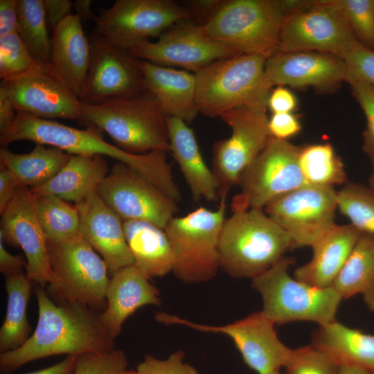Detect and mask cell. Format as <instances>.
<instances>
[{
	"label": "cell",
	"mask_w": 374,
	"mask_h": 374,
	"mask_svg": "<svg viewBox=\"0 0 374 374\" xmlns=\"http://www.w3.org/2000/svg\"><path fill=\"white\" fill-rule=\"evenodd\" d=\"M26 260L21 255H12L4 247L0 240V271L6 276L23 274L26 268Z\"/></svg>",
	"instance_id": "f907efd6"
},
{
	"label": "cell",
	"mask_w": 374,
	"mask_h": 374,
	"mask_svg": "<svg viewBox=\"0 0 374 374\" xmlns=\"http://www.w3.org/2000/svg\"><path fill=\"white\" fill-rule=\"evenodd\" d=\"M266 60L260 55L239 54L195 73L199 113L216 118L238 107H267L271 87L265 74Z\"/></svg>",
	"instance_id": "8992f818"
},
{
	"label": "cell",
	"mask_w": 374,
	"mask_h": 374,
	"mask_svg": "<svg viewBox=\"0 0 374 374\" xmlns=\"http://www.w3.org/2000/svg\"><path fill=\"white\" fill-rule=\"evenodd\" d=\"M16 3L17 33L36 62L49 73L51 36L43 0H16Z\"/></svg>",
	"instance_id": "836d02e7"
},
{
	"label": "cell",
	"mask_w": 374,
	"mask_h": 374,
	"mask_svg": "<svg viewBox=\"0 0 374 374\" xmlns=\"http://www.w3.org/2000/svg\"><path fill=\"white\" fill-rule=\"evenodd\" d=\"M0 89L8 96L17 112L48 120L81 119L80 99L46 71L1 80Z\"/></svg>",
	"instance_id": "ffe728a7"
},
{
	"label": "cell",
	"mask_w": 374,
	"mask_h": 374,
	"mask_svg": "<svg viewBox=\"0 0 374 374\" xmlns=\"http://www.w3.org/2000/svg\"><path fill=\"white\" fill-rule=\"evenodd\" d=\"M39 71L48 73L36 62L17 32L0 37L1 80L17 79Z\"/></svg>",
	"instance_id": "74e56055"
},
{
	"label": "cell",
	"mask_w": 374,
	"mask_h": 374,
	"mask_svg": "<svg viewBox=\"0 0 374 374\" xmlns=\"http://www.w3.org/2000/svg\"><path fill=\"white\" fill-rule=\"evenodd\" d=\"M100 132L92 127L80 130L54 120L17 112L12 123L0 133V143L1 148H6L11 143L26 140L57 148L73 155L111 157L139 171L168 197L180 202L181 192L173 179L166 152L129 153L105 141Z\"/></svg>",
	"instance_id": "7a4b0ae2"
},
{
	"label": "cell",
	"mask_w": 374,
	"mask_h": 374,
	"mask_svg": "<svg viewBox=\"0 0 374 374\" xmlns=\"http://www.w3.org/2000/svg\"><path fill=\"white\" fill-rule=\"evenodd\" d=\"M167 123L169 152L178 163L193 199L195 202L220 199L217 179L202 157L193 130L177 118L168 117Z\"/></svg>",
	"instance_id": "484cf974"
},
{
	"label": "cell",
	"mask_w": 374,
	"mask_h": 374,
	"mask_svg": "<svg viewBox=\"0 0 374 374\" xmlns=\"http://www.w3.org/2000/svg\"><path fill=\"white\" fill-rule=\"evenodd\" d=\"M329 355L338 366L348 365L374 372V335L335 321L313 332L312 344Z\"/></svg>",
	"instance_id": "f546056e"
},
{
	"label": "cell",
	"mask_w": 374,
	"mask_h": 374,
	"mask_svg": "<svg viewBox=\"0 0 374 374\" xmlns=\"http://www.w3.org/2000/svg\"><path fill=\"white\" fill-rule=\"evenodd\" d=\"M268 126L271 135L282 140L294 136L301 130L299 118L292 113L272 114Z\"/></svg>",
	"instance_id": "f6af8a7d"
},
{
	"label": "cell",
	"mask_w": 374,
	"mask_h": 374,
	"mask_svg": "<svg viewBox=\"0 0 374 374\" xmlns=\"http://www.w3.org/2000/svg\"><path fill=\"white\" fill-rule=\"evenodd\" d=\"M120 374H136V371H132V370H125L124 371H123Z\"/></svg>",
	"instance_id": "680465c9"
},
{
	"label": "cell",
	"mask_w": 374,
	"mask_h": 374,
	"mask_svg": "<svg viewBox=\"0 0 374 374\" xmlns=\"http://www.w3.org/2000/svg\"><path fill=\"white\" fill-rule=\"evenodd\" d=\"M218 242L220 267L251 279L271 268L292 248L287 233L262 208H231Z\"/></svg>",
	"instance_id": "3957f363"
},
{
	"label": "cell",
	"mask_w": 374,
	"mask_h": 374,
	"mask_svg": "<svg viewBox=\"0 0 374 374\" xmlns=\"http://www.w3.org/2000/svg\"><path fill=\"white\" fill-rule=\"evenodd\" d=\"M123 227L134 265L145 276L150 279L172 272V250L163 229L135 220L123 221Z\"/></svg>",
	"instance_id": "f1b7e54d"
},
{
	"label": "cell",
	"mask_w": 374,
	"mask_h": 374,
	"mask_svg": "<svg viewBox=\"0 0 374 374\" xmlns=\"http://www.w3.org/2000/svg\"><path fill=\"white\" fill-rule=\"evenodd\" d=\"M180 21L155 42L140 43L128 50L134 57L163 66H178L195 73L211 64L240 53L207 37L197 23Z\"/></svg>",
	"instance_id": "e0dca14e"
},
{
	"label": "cell",
	"mask_w": 374,
	"mask_h": 374,
	"mask_svg": "<svg viewBox=\"0 0 374 374\" xmlns=\"http://www.w3.org/2000/svg\"><path fill=\"white\" fill-rule=\"evenodd\" d=\"M157 321L181 325L192 329L228 336L234 343L246 365L258 374H269L285 367L292 352L278 338L274 323L261 312L223 326L195 323L177 315L159 312Z\"/></svg>",
	"instance_id": "5bb4252c"
},
{
	"label": "cell",
	"mask_w": 374,
	"mask_h": 374,
	"mask_svg": "<svg viewBox=\"0 0 374 374\" xmlns=\"http://www.w3.org/2000/svg\"><path fill=\"white\" fill-rule=\"evenodd\" d=\"M301 147L271 136L267 144L240 176V191L231 208H262L296 189L308 185L300 169Z\"/></svg>",
	"instance_id": "7c38bea8"
},
{
	"label": "cell",
	"mask_w": 374,
	"mask_h": 374,
	"mask_svg": "<svg viewBox=\"0 0 374 374\" xmlns=\"http://www.w3.org/2000/svg\"><path fill=\"white\" fill-rule=\"evenodd\" d=\"M47 26L52 30L73 14V2L69 0H43Z\"/></svg>",
	"instance_id": "7dc6e473"
},
{
	"label": "cell",
	"mask_w": 374,
	"mask_h": 374,
	"mask_svg": "<svg viewBox=\"0 0 374 374\" xmlns=\"http://www.w3.org/2000/svg\"><path fill=\"white\" fill-rule=\"evenodd\" d=\"M92 1L91 0H76L73 2V8L81 21L92 20L94 14L91 10Z\"/></svg>",
	"instance_id": "11a10c76"
},
{
	"label": "cell",
	"mask_w": 374,
	"mask_h": 374,
	"mask_svg": "<svg viewBox=\"0 0 374 374\" xmlns=\"http://www.w3.org/2000/svg\"><path fill=\"white\" fill-rule=\"evenodd\" d=\"M91 59L89 39L82 21L71 14L52 30L48 71L80 100Z\"/></svg>",
	"instance_id": "603a6c76"
},
{
	"label": "cell",
	"mask_w": 374,
	"mask_h": 374,
	"mask_svg": "<svg viewBox=\"0 0 374 374\" xmlns=\"http://www.w3.org/2000/svg\"><path fill=\"white\" fill-rule=\"evenodd\" d=\"M290 10V1L229 0L205 24L209 38L240 54L263 55L278 51L280 31Z\"/></svg>",
	"instance_id": "5b68a950"
},
{
	"label": "cell",
	"mask_w": 374,
	"mask_h": 374,
	"mask_svg": "<svg viewBox=\"0 0 374 374\" xmlns=\"http://www.w3.org/2000/svg\"><path fill=\"white\" fill-rule=\"evenodd\" d=\"M33 197L47 242L60 241L79 233L80 217L75 205L51 194Z\"/></svg>",
	"instance_id": "d590c367"
},
{
	"label": "cell",
	"mask_w": 374,
	"mask_h": 374,
	"mask_svg": "<svg viewBox=\"0 0 374 374\" xmlns=\"http://www.w3.org/2000/svg\"><path fill=\"white\" fill-rule=\"evenodd\" d=\"M47 248L51 276L46 291L51 299L57 303H81L98 313L104 311L108 269L90 244L78 233L47 242Z\"/></svg>",
	"instance_id": "ba28073f"
},
{
	"label": "cell",
	"mask_w": 374,
	"mask_h": 374,
	"mask_svg": "<svg viewBox=\"0 0 374 374\" xmlns=\"http://www.w3.org/2000/svg\"><path fill=\"white\" fill-rule=\"evenodd\" d=\"M220 118L231 133L213 147L212 170L219 184L220 198L227 197L229 190L238 186L242 172L271 136L266 107H238L225 112Z\"/></svg>",
	"instance_id": "4fadbf2b"
},
{
	"label": "cell",
	"mask_w": 374,
	"mask_h": 374,
	"mask_svg": "<svg viewBox=\"0 0 374 374\" xmlns=\"http://www.w3.org/2000/svg\"><path fill=\"white\" fill-rule=\"evenodd\" d=\"M299 163L308 184L334 187L347 182L344 164L330 143L301 148Z\"/></svg>",
	"instance_id": "e575fe53"
},
{
	"label": "cell",
	"mask_w": 374,
	"mask_h": 374,
	"mask_svg": "<svg viewBox=\"0 0 374 374\" xmlns=\"http://www.w3.org/2000/svg\"><path fill=\"white\" fill-rule=\"evenodd\" d=\"M332 287L342 299L362 294L374 312V236L361 233L355 247Z\"/></svg>",
	"instance_id": "1f68e13d"
},
{
	"label": "cell",
	"mask_w": 374,
	"mask_h": 374,
	"mask_svg": "<svg viewBox=\"0 0 374 374\" xmlns=\"http://www.w3.org/2000/svg\"><path fill=\"white\" fill-rule=\"evenodd\" d=\"M360 234L350 224H335L312 245V259L295 269L294 278L317 288L332 287Z\"/></svg>",
	"instance_id": "d4e9b609"
},
{
	"label": "cell",
	"mask_w": 374,
	"mask_h": 374,
	"mask_svg": "<svg viewBox=\"0 0 374 374\" xmlns=\"http://www.w3.org/2000/svg\"><path fill=\"white\" fill-rule=\"evenodd\" d=\"M76 357V355H66L55 364L26 374H73Z\"/></svg>",
	"instance_id": "db71d44e"
},
{
	"label": "cell",
	"mask_w": 374,
	"mask_h": 374,
	"mask_svg": "<svg viewBox=\"0 0 374 374\" xmlns=\"http://www.w3.org/2000/svg\"><path fill=\"white\" fill-rule=\"evenodd\" d=\"M91 59L80 101L100 104L147 91L141 60L91 35Z\"/></svg>",
	"instance_id": "ac0fdd59"
},
{
	"label": "cell",
	"mask_w": 374,
	"mask_h": 374,
	"mask_svg": "<svg viewBox=\"0 0 374 374\" xmlns=\"http://www.w3.org/2000/svg\"><path fill=\"white\" fill-rule=\"evenodd\" d=\"M75 205L80 217L79 233L100 254L108 271L114 274L134 265L125 239L123 220L97 192L91 193Z\"/></svg>",
	"instance_id": "7402d4cb"
},
{
	"label": "cell",
	"mask_w": 374,
	"mask_h": 374,
	"mask_svg": "<svg viewBox=\"0 0 374 374\" xmlns=\"http://www.w3.org/2000/svg\"><path fill=\"white\" fill-rule=\"evenodd\" d=\"M337 209L359 231L374 236V192L369 187L347 181L337 190Z\"/></svg>",
	"instance_id": "8d00e7d4"
},
{
	"label": "cell",
	"mask_w": 374,
	"mask_h": 374,
	"mask_svg": "<svg viewBox=\"0 0 374 374\" xmlns=\"http://www.w3.org/2000/svg\"><path fill=\"white\" fill-rule=\"evenodd\" d=\"M286 374H338V364L312 344L292 349Z\"/></svg>",
	"instance_id": "ab89813d"
},
{
	"label": "cell",
	"mask_w": 374,
	"mask_h": 374,
	"mask_svg": "<svg viewBox=\"0 0 374 374\" xmlns=\"http://www.w3.org/2000/svg\"><path fill=\"white\" fill-rule=\"evenodd\" d=\"M36 144L32 151L17 154L6 148L0 150V166L10 170L19 181L30 188L44 185L66 164L72 154L57 148Z\"/></svg>",
	"instance_id": "4dcf8cb0"
},
{
	"label": "cell",
	"mask_w": 374,
	"mask_h": 374,
	"mask_svg": "<svg viewBox=\"0 0 374 374\" xmlns=\"http://www.w3.org/2000/svg\"><path fill=\"white\" fill-rule=\"evenodd\" d=\"M123 220H143L164 229L178 211L177 202L149 179L117 162L96 190Z\"/></svg>",
	"instance_id": "9a60e30c"
},
{
	"label": "cell",
	"mask_w": 374,
	"mask_h": 374,
	"mask_svg": "<svg viewBox=\"0 0 374 374\" xmlns=\"http://www.w3.org/2000/svg\"><path fill=\"white\" fill-rule=\"evenodd\" d=\"M141 64L147 90L154 96L164 114L191 123L199 114L195 73L145 60H141Z\"/></svg>",
	"instance_id": "4316f807"
},
{
	"label": "cell",
	"mask_w": 374,
	"mask_h": 374,
	"mask_svg": "<svg viewBox=\"0 0 374 374\" xmlns=\"http://www.w3.org/2000/svg\"><path fill=\"white\" fill-rule=\"evenodd\" d=\"M181 350L172 353L166 359L146 355L135 370L136 374H199L197 369L184 362Z\"/></svg>",
	"instance_id": "b9f144b4"
},
{
	"label": "cell",
	"mask_w": 374,
	"mask_h": 374,
	"mask_svg": "<svg viewBox=\"0 0 374 374\" xmlns=\"http://www.w3.org/2000/svg\"><path fill=\"white\" fill-rule=\"evenodd\" d=\"M294 262L284 256L251 279L262 299L261 312L274 324L312 321L319 326L337 321L341 295L332 287L317 288L292 278L288 269Z\"/></svg>",
	"instance_id": "52a82bcc"
},
{
	"label": "cell",
	"mask_w": 374,
	"mask_h": 374,
	"mask_svg": "<svg viewBox=\"0 0 374 374\" xmlns=\"http://www.w3.org/2000/svg\"><path fill=\"white\" fill-rule=\"evenodd\" d=\"M191 19L188 7L171 0H116L94 15L95 28L91 35L128 51L150 37L160 36L176 24Z\"/></svg>",
	"instance_id": "8fae6325"
},
{
	"label": "cell",
	"mask_w": 374,
	"mask_h": 374,
	"mask_svg": "<svg viewBox=\"0 0 374 374\" xmlns=\"http://www.w3.org/2000/svg\"><path fill=\"white\" fill-rule=\"evenodd\" d=\"M364 138L363 150L368 156L373 166V172L369 178V188L374 192V143L366 138Z\"/></svg>",
	"instance_id": "9f6ffc18"
},
{
	"label": "cell",
	"mask_w": 374,
	"mask_h": 374,
	"mask_svg": "<svg viewBox=\"0 0 374 374\" xmlns=\"http://www.w3.org/2000/svg\"><path fill=\"white\" fill-rule=\"evenodd\" d=\"M17 111L6 93L0 89V133L5 131L13 122Z\"/></svg>",
	"instance_id": "f5cc1de1"
},
{
	"label": "cell",
	"mask_w": 374,
	"mask_h": 374,
	"mask_svg": "<svg viewBox=\"0 0 374 374\" xmlns=\"http://www.w3.org/2000/svg\"><path fill=\"white\" fill-rule=\"evenodd\" d=\"M127 359L122 350L86 353L76 357L73 374H120L127 370Z\"/></svg>",
	"instance_id": "60d3db41"
},
{
	"label": "cell",
	"mask_w": 374,
	"mask_h": 374,
	"mask_svg": "<svg viewBox=\"0 0 374 374\" xmlns=\"http://www.w3.org/2000/svg\"><path fill=\"white\" fill-rule=\"evenodd\" d=\"M134 265L112 274L105 292L107 307L98 317L113 341L121 333L125 321L139 308L161 305L159 290Z\"/></svg>",
	"instance_id": "cb8c5ba5"
},
{
	"label": "cell",
	"mask_w": 374,
	"mask_h": 374,
	"mask_svg": "<svg viewBox=\"0 0 374 374\" xmlns=\"http://www.w3.org/2000/svg\"><path fill=\"white\" fill-rule=\"evenodd\" d=\"M16 0L0 1V37L17 32Z\"/></svg>",
	"instance_id": "681fc988"
},
{
	"label": "cell",
	"mask_w": 374,
	"mask_h": 374,
	"mask_svg": "<svg viewBox=\"0 0 374 374\" xmlns=\"http://www.w3.org/2000/svg\"><path fill=\"white\" fill-rule=\"evenodd\" d=\"M0 213V240L21 248L27 262L25 274L46 287L51 276L47 240L30 189L21 185Z\"/></svg>",
	"instance_id": "d6986e66"
},
{
	"label": "cell",
	"mask_w": 374,
	"mask_h": 374,
	"mask_svg": "<svg viewBox=\"0 0 374 374\" xmlns=\"http://www.w3.org/2000/svg\"><path fill=\"white\" fill-rule=\"evenodd\" d=\"M269 85L330 90L346 81L344 60L335 55L317 51H278L265 62Z\"/></svg>",
	"instance_id": "44dd1931"
},
{
	"label": "cell",
	"mask_w": 374,
	"mask_h": 374,
	"mask_svg": "<svg viewBox=\"0 0 374 374\" xmlns=\"http://www.w3.org/2000/svg\"><path fill=\"white\" fill-rule=\"evenodd\" d=\"M337 191L306 185L268 204L265 212L288 235L292 248L312 245L335 224Z\"/></svg>",
	"instance_id": "2e32d148"
},
{
	"label": "cell",
	"mask_w": 374,
	"mask_h": 374,
	"mask_svg": "<svg viewBox=\"0 0 374 374\" xmlns=\"http://www.w3.org/2000/svg\"><path fill=\"white\" fill-rule=\"evenodd\" d=\"M296 105V96L283 86H277L273 89L267 100V106L273 114L292 113Z\"/></svg>",
	"instance_id": "bcb514c9"
},
{
	"label": "cell",
	"mask_w": 374,
	"mask_h": 374,
	"mask_svg": "<svg viewBox=\"0 0 374 374\" xmlns=\"http://www.w3.org/2000/svg\"><path fill=\"white\" fill-rule=\"evenodd\" d=\"M80 114V121L107 132L127 152H169L168 116L148 91L100 104L81 102Z\"/></svg>",
	"instance_id": "277c9868"
},
{
	"label": "cell",
	"mask_w": 374,
	"mask_h": 374,
	"mask_svg": "<svg viewBox=\"0 0 374 374\" xmlns=\"http://www.w3.org/2000/svg\"><path fill=\"white\" fill-rule=\"evenodd\" d=\"M109 172L103 156L72 154L66 164L49 181L30 189L34 195L51 194L77 203L96 192Z\"/></svg>",
	"instance_id": "83f0119b"
},
{
	"label": "cell",
	"mask_w": 374,
	"mask_h": 374,
	"mask_svg": "<svg viewBox=\"0 0 374 374\" xmlns=\"http://www.w3.org/2000/svg\"><path fill=\"white\" fill-rule=\"evenodd\" d=\"M224 1L221 0H195L188 3L192 19L195 18L197 24L202 26L208 22L215 15Z\"/></svg>",
	"instance_id": "c3c4849f"
},
{
	"label": "cell",
	"mask_w": 374,
	"mask_h": 374,
	"mask_svg": "<svg viewBox=\"0 0 374 374\" xmlns=\"http://www.w3.org/2000/svg\"><path fill=\"white\" fill-rule=\"evenodd\" d=\"M347 82L350 84L352 93L361 106L366 119V128L363 133V137L374 143V86L355 79L348 80Z\"/></svg>",
	"instance_id": "ee69618b"
},
{
	"label": "cell",
	"mask_w": 374,
	"mask_h": 374,
	"mask_svg": "<svg viewBox=\"0 0 374 374\" xmlns=\"http://www.w3.org/2000/svg\"><path fill=\"white\" fill-rule=\"evenodd\" d=\"M21 184L8 169L0 166V213L12 198Z\"/></svg>",
	"instance_id": "816d5d0a"
},
{
	"label": "cell",
	"mask_w": 374,
	"mask_h": 374,
	"mask_svg": "<svg viewBox=\"0 0 374 374\" xmlns=\"http://www.w3.org/2000/svg\"><path fill=\"white\" fill-rule=\"evenodd\" d=\"M342 59L346 66V82L360 80L374 86V51L359 44Z\"/></svg>",
	"instance_id": "7bdbcfd3"
},
{
	"label": "cell",
	"mask_w": 374,
	"mask_h": 374,
	"mask_svg": "<svg viewBox=\"0 0 374 374\" xmlns=\"http://www.w3.org/2000/svg\"><path fill=\"white\" fill-rule=\"evenodd\" d=\"M226 198H220L216 210L200 206L174 217L163 229L171 244L175 276L185 283L214 278L220 268L218 242L225 220Z\"/></svg>",
	"instance_id": "9c48e42d"
},
{
	"label": "cell",
	"mask_w": 374,
	"mask_h": 374,
	"mask_svg": "<svg viewBox=\"0 0 374 374\" xmlns=\"http://www.w3.org/2000/svg\"><path fill=\"white\" fill-rule=\"evenodd\" d=\"M338 374H374V372L359 366L342 365L339 366Z\"/></svg>",
	"instance_id": "6f0895ef"
},
{
	"label": "cell",
	"mask_w": 374,
	"mask_h": 374,
	"mask_svg": "<svg viewBox=\"0 0 374 374\" xmlns=\"http://www.w3.org/2000/svg\"><path fill=\"white\" fill-rule=\"evenodd\" d=\"M269 374H280V373L279 371H276L272 372V373H271Z\"/></svg>",
	"instance_id": "91938a15"
},
{
	"label": "cell",
	"mask_w": 374,
	"mask_h": 374,
	"mask_svg": "<svg viewBox=\"0 0 374 374\" xmlns=\"http://www.w3.org/2000/svg\"><path fill=\"white\" fill-rule=\"evenodd\" d=\"M359 44L337 0H294L280 31L278 51H317L342 58Z\"/></svg>",
	"instance_id": "30bf717a"
},
{
	"label": "cell",
	"mask_w": 374,
	"mask_h": 374,
	"mask_svg": "<svg viewBox=\"0 0 374 374\" xmlns=\"http://www.w3.org/2000/svg\"><path fill=\"white\" fill-rule=\"evenodd\" d=\"M356 37L374 51V0H337Z\"/></svg>",
	"instance_id": "f35d334b"
},
{
	"label": "cell",
	"mask_w": 374,
	"mask_h": 374,
	"mask_svg": "<svg viewBox=\"0 0 374 374\" xmlns=\"http://www.w3.org/2000/svg\"><path fill=\"white\" fill-rule=\"evenodd\" d=\"M34 292L38 306L37 326L22 346L0 354L1 373L49 356L114 350V341L102 327L98 312L81 303H55L38 284Z\"/></svg>",
	"instance_id": "6da1fadb"
},
{
	"label": "cell",
	"mask_w": 374,
	"mask_h": 374,
	"mask_svg": "<svg viewBox=\"0 0 374 374\" xmlns=\"http://www.w3.org/2000/svg\"><path fill=\"white\" fill-rule=\"evenodd\" d=\"M26 274L6 277L7 308L0 329V352L15 350L30 337V326L27 307L33 285Z\"/></svg>",
	"instance_id": "d6a6232c"
}]
</instances>
